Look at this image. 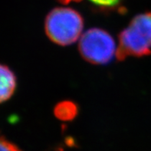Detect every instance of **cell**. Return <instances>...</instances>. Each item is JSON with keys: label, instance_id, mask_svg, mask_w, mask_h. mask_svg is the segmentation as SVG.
<instances>
[{"label": "cell", "instance_id": "obj_1", "mask_svg": "<svg viewBox=\"0 0 151 151\" xmlns=\"http://www.w3.org/2000/svg\"><path fill=\"white\" fill-rule=\"evenodd\" d=\"M151 54V12L137 15L119 36L116 56L123 61L129 56L142 57Z\"/></svg>", "mask_w": 151, "mask_h": 151}, {"label": "cell", "instance_id": "obj_2", "mask_svg": "<svg viewBox=\"0 0 151 151\" xmlns=\"http://www.w3.org/2000/svg\"><path fill=\"white\" fill-rule=\"evenodd\" d=\"M45 32L48 38L60 45H68L77 41L82 32L81 15L70 8H56L45 19Z\"/></svg>", "mask_w": 151, "mask_h": 151}, {"label": "cell", "instance_id": "obj_3", "mask_svg": "<svg viewBox=\"0 0 151 151\" xmlns=\"http://www.w3.org/2000/svg\"><path fill=\"white\" fill-rule=\"evenodd\" d=\"M79 51L84 60L103 65L113 58L116 49L114 41L109 33L103 29H91L81 38Z\"/></svg>", "mask_w": 151, "mask_h": 151}, {"label": "cell", "instance_id": "obj_4", "mask_svg": "<svg viewBox=\"0 0 151 151\" xmlns=\"http://www.w3.org/2000/svg\"><path fill=\"white\" fill-rule=\"evenodd\" d=\"M16 88L15 74L6 65L0 64V104L11 98Z\"/></svg>", "mask_w": 151, "mask_h": 151}, {"label": "cell", "instance_id": "obj_5", "mask_svg": "<svg viewBox=\"0 0 151 151\" xmlns=\"http://www.w3.org/2000/svg\"><path fill=\"white\" fill-rule=\"evenodd\" d=\"M55 115L64 121H71L78 114V107L71 101H62L58 104L54 111Z\"/></svg>", "mask_w": 151, "mask_h": 151}, {"label": "cell", "instance_id": "obj_6", "mask_svg": "<svg viewBox=\"0 0 151 151\" xmlns=\"http://www.w3.org/2000/svg\"><path fill=\"white\" fill-rule=\"evenodd\" d=\"M60 2L63 4H68L71 2H79L81 0H58ZM96 6H102V7H114L118 5L122 0H89Z\"/></svg>", "mask_w": 151, "mask_h": 151}, {"label": "cell", "instance_id": "obj_7", "mask_svg": "<svg viewBox=\"0 0 151 151\" xmlns=\"http://www.w3.org/2000/svg\"><path fill=\"white\" fill-rule=\"evenodd\" d=\"M0 151H22L17 146L0 134Z\"/></svg>", "mask_w": 151, "mask_h": 151}]
</instances>
